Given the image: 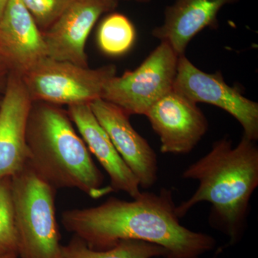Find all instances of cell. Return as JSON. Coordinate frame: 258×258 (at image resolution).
<instances>
[{
    "instance_id": "cell-22",
    "label": "cell",
    "mask_w": 258,
    "mask_h": 258,
    "mask_svg": "<svg viewBox=\"0 0 258 258\" xmlns=\"http://www.w3.org/2000/svg\"><path fill=\"white\" fill-rule=\"evenodd\" d=\"M116 1L135 2V3H143V4H146V3H150L152 0H116Z\"/></svg>"
},
{
    "instance_id": "cell-21",
    "label": "cell",
    "mask_w": 258,
    "mask_h": 258,
    "mask_svg": "<svg viewBox=\"0 0 258 258\" xmlns=\"http://www.w3.org/2000/svg\"><path fill=\"white\" fill-rule=\"evenodd\" d=\"M9 0H0V19L2 18L5 8H6L7 4H8Z\"/></svg>"
},
{
    "instance_id": "cell-8",
    "label": "cell",
    "mask_w": 258,
    "mask_h": 258,
    "mask_svg": "<svg viewBox=\"0 0 258 258\" xmlns=\"http://www.w3.org/2000/svg\"><path fill=\"white\" fill-rule=\"evenodd\" d=\"M118 5L116 0H72L55 23L42 32L47 57L88 67V37L100 17Z\"/></svg>"
},
{
    "instance_id": "cell-7",
    "label": "cell",
    "mask_w": 258,
    "mask_h": 258,
    "mask_svg": "<svg viewBox=\"0 0 258 258\" xmlns=\"http://www.w3.org/2000/svg\"><path fill=\"white\" fill-rule=\"evenodd\" d=\"M173 90L197 104L208 103L227 112L240 123L244 137L257 142L258 103L227 84L221 73L204 72L185 55L179 56Z\"/></svg>"
},
{
    "instance_id": "cell-15",
    "label": "cell",
    "mask_w": 258,
    "mask_h": 258,
    "mask_svg": "<svg viewBox=\"0 0 258 258\" xmlns=\"http://www.w3.org/2000/svg\"><path fill=\"white\" fill-rule=\"evenodd\" d=\"M167 250L164 247L136 240L120 241L111 248L96 250L90 248L76 235L61 248V258H167Z\"/></svg>"
},
{
    "instance_id": "cell-5",
    "label": "cell",
    "mask_w": 258,
    "mask_h": 258,
    "mask_svg": "<svg viewBox=\"0 0 258 258\" xmlns=\"http://www.w3.org/2000/svg\"><path fill=\"white\" fill-rule=\"evenodd\" d=\"M116 72L114 64L92 69L46 57L20 74L32 102L69 106L101 98Z\"/></svg>"
},
{
    "instance_id": "cell-16",
    "label": "cell",
    "mask_w": 258,
    "mask_h": 258,
    "mask_svg": "<svg viewBox=\"0 0 258 258\" xmlns=\"http://www.w3.org/2000/svg\"><path fill=\"white\" fill-rule=\"evenodd\" d=\"M137 37L135 27L125 15L111 13L103 19L97 33V42L102 52L110 56L126 53Z\"/></svg>"
},
{
    "instance_id": "cell-13",
    "label": "cell",
    "mask_w": 258,
    "mask_h": 258,
    "mask_svg": "<svg viewBox=\"0 0 258 258\" xmlns=\"http://www.w3.org/2000/svg\"><path fill=\"white\" fill-rule=\"evenodd\" d=\"M239 0H175L164 10V20L152 36L169 44L178 55H185L190 41L205 29L218 27L219 13Z\"/></svg>"
},
{
    "instance_id": "cell-9",
    "label": "cell",
    "mask_w": 258,
    "mask_h": 258,
    "mask_svg": "<svg viewBox=\"0 0 258 258\" xmlns=\"http://www.w3.org/2000/svg\"><path fill=\"white\" fill-rule=\"evenodd\" d=\"M145 115L159 136L163 154H189L208 131V119L198 104L174 90L154 103Z\"/></svg>"
},
{
    "instance_id": "cell-2",
    "label": "cell",
    "mask_w": 258,
    "mask_h": 258,
    "mask_svg": "<svg viewBox=\"0 0 258 258\" xmlns=\"http://www.w3.org/2000/svg\"><path fill=\"white\" fill-rule=\"evenodd\" d=\"M255 142L242 136L233 147L232 141L224 137L181 175L197 180L199 186L191 198L176 206V215L183 218L198 204L210 203L209 225L229 238L222 249L240 243L247 229L251 198L258 186Z\"/></svg>"
},
{
    "instance_id": "cell-3",
    "label": "cell",
    "mask_w": 258,
    "mask_h": 258,
    "mask_svg": "<svg viewBox=\"0 0 258 258\" xmlns=\"http://www.w3.org/2000/svg\"><path fill=\"white\" fill-rule=\"evenodd\" d=\"M26 142V166L55 190L79 189L93 199L113 192L103 186L104 176L60 106L32 102Z\"/></svg>"
},
{
    "instance_id": "cell-10",
    "label": "cell",
    "mask_w": 258,
    "mask_h": 258,
    "mask_svg": "<svg viewBox=\"0 0 258 258\" xmlns=\"http://www.w3.org/2000/svg\"><path fill=\"white\" fill-rule=\"evenodd\" d=\"M90 106L117 152L137 177L140 188L152 187L158 179L157 154L132 126L130 115L101 98L91 102Z\"/></svg>"
},
{
    "instance_id": "cell-19",
    "label": "cell",
    "mask_w": 258,
    "mask_h": 258,
    "mask_svg": "<svg viewBox=\"0 0 258 258\" xmlns=\"http://www.w3.org/2000/svg\"><path fill=\"white\" fill-rule=\"evenodd\" d=\"M11 71L8 62L0 56V107L4 98Z\"/></svg>"
},
{
    "instance_id": "cell-4",
    "label": "cell",
    "mask_w": 258,
    "mask_h": 258,
    "mask_svg": "<svg viewBox=\"0 0 258 258\" xmlns=\"http://www.w3.org/2000/svg\"><path fill=\"white\" fill-rule=\"evenodd\" d=\"M11 184L19 257L61 258L56 190L27 166Z\"/></svg>"
},
{
    "instance_id": "cell-12",
    "label": "cell",
    "mask_w": 258,
    "mask_h": 258,
    "mask_svg": "<svg viewBox=\"0 0 258 258\" xmlns=\"http://www.w3.org/2000/svg\"><path fill=\"white\" fill-rule=\"evenodd\" d=\"M4 58L23 74L47 57L43 34L22 0H9L0 19Z\"/></svg>"
},
{
    "instance_id": "cell-17",
    "label": "cell",
    "mask_w": 258,
    "mask_h": 258,
    "mask_svg": "<svg viewBox=\"0 0 258 258\" xmlns=\"http://www.w3.org/2000/svg\"><path fill=\"white\" fill-rule=\"evenodd\" d=\"M0 249L18 254L11 177L0 180Z\"/></svg>"
},
{
    "instance_id": "cell-18",
    "label": "cell",
    "mask_w": 258,
    "mask_h": 258,
    "mask_svg": "<svg viewBox=\"0 0 258 258\" xmlns=\"http://www.w3.org/2000/svg\"><path fill=\"white\" fill-rule=\"evenodd\" d=\"M72 0H22L42 32L62 14Z\"/></svg>"
},
{
    "instance_id": "cell-11",
    "label": "cell",
    "mask_w": 258,
    "mask_h": 258,
    "mask_svg": "<svg viewBox=\"0 0 258 258\" xmlns=\"http://www.w3.org/2000/svg\"><path fill=\"white\" fill-rule=\"evenodd\" d=\"M32 104L21 74L12 70L0 107V180L16 175L27 165V125Z\"/></svg>"
},
{
    "instance_id": "cell-14",
    "label": "cell",
    "mask_w": 258,
    "mask_h": 258,
    "mask_svg": "<svg viewBox=\"0 0 258 258\" xmlns=\"http://www.w3.org/2000/svg\"><path fill=\"white\" fill-rule=\"evenodd\" d=\"M68 113L88 150L106 171L113 191H123L132 199L140 196L138 180L123 160L108 134L93 114L89 103L68 106Z\"/></svg>"
},
{
    "instance_id": "cell-20",
    "label": "cell",
    "mask_w": 258,
    "mask_h": 258,
    "mask_svg": "<svg viewBox=\"0 0 258 258\" xmlns=\"http://www.w3.org/2000/svg\"><path fill=\"white\" fill-rule=\"evenodd\" d=\"M18 254L15 252H8V251L0 249V258H19Z\"/></svg>"
},
{
    "instance_id": "cell-6",
    "label": "cell",
    "mask_w": 258,
    "mask_h": 258,
    "mask_svg": "<svg viewBox=\"0 0 258 258\" xmlns=\"http://www.w3.org/2000/svg\"><path fill=\"white\" fill-rule=\"evenodd\" d=\"M179 57L167 42H161L137 69L110 79L101 99L128 115H145L154 103L172 91Z\"/></svg>"
},
{
    "instance_id": "cell-23",
    "label": "cell",
    "mask_w": 258,
    "mask_h": 258,
    "mask_svg": "<svg viewBox=\"0 0 258 258\" xmlns=\"http://www.w3.org/2000/svg\"><path fill=\"white\" fill-rule=\"evenodd\" d=\"M0 56H1V57H3V58H4V56H3V42H2L1 34H0Z\"/></svg>"
},
{
    "instance_id": "cell-1",
    "label": "cell",
    "mask_w": 258,
    "mask_h": 258,
    "mask_svg": "<svg viewBox=\"0 0 258 258\" xmlns=\"http://www.w3.org/2000/svg\"><path fill=\"white\" fill-rule=\"evenodd\" d=\"M172 191H143L125 201L110 198L98 206L74 209L62 214V225L93 249L105 250L120 241L136 240L158 244L167 258H200L215 248L212 236L180 223Z\"/></svg>"
}]
</instances>
